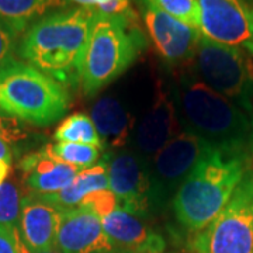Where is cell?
Listing matches in <instances>:
<instances>
[{"label":"cell","instance_id":"cell-1","mask_svg":"<svg viewBox=\"0 0 253 253\" xmlns=\"http://www.w3.org/2000/svg\"><path fill=\"white\" fill-rule=\"evenodd\" d=\"M94 14V9L87 7L46 14L21 36L18 56L65 87L79 86Z\"/></svg>","mask_w":253,"mask_h":253},{"label":"cell","instance_id":"cell-2","mask_svg":"<svg viewBox=\"0 0 253 253\" xmlns=\"http://www.w3.org/2000/svg\"><path fill=\"white\" fill-rule=\"evenodd\" d=\"M249 168L248 148L212 146L173 197L177 221L196 234L204 229L225 207Z\"/></svg>","mask_w":253,"mask_h":253},{"label":"cell","instance_id":"cell-3","mask_svg":"<svg viewBox=\"0 0 253 253\" xmlns=\"http://www.w3.org/2000/svg\"><path fill=\"white\" fill-rule=\"evenodd\" d=\"M184 131L219 148H248L252 123L244 110L210 89L194 73H183L172 90Z\"/></svg>","mask_w":253,"mask_h":253},{"label":"cell","instance_id":"cell-4","mask_svg":"<svg viewBox=\"0 0 253 253\" xmlns=\"http://www.w3.org/2000/svg\"><path fill=\"white\" fill-rule=\"evenodd\" d=\"M146 45L148 40L138 18L106 16L96 11L82 66V93L86 97L97 96L131 68Z\"/></svg>","mask_w":253,"mask_h":253},{"label":"cell","instance_id":"cell-5","mask_svg":"<svg viewBox=\"0 0 253 253\" xmlns=\"http://www.w3.org/2000/svg\"><path fill=\"white\" fill-rule=\"evenodd\" d=\"M69 103L66 87L33 65L11 58L0 66V111L23 124L51 126Z\"/></svg>","mask_w":253,"mask_h":253},{"label":"cell","instance_id":"cell-6","mask_svg":"<svg viewBox=\"0 0 253 253\" xmlns=\"http://www.w3.org/2000/svg\"><path fill=\"white\" fill-rule=\"evenodd\" d=\"M190 62V71L210 89L234 101L244 111H252V55L249 56L241 48L218 44L200 36Z\"/></svg>","mask_w":253,"mask_h":253},{"label":"cell","instance_id":"cell-7","mask_svg":"<svg viewBox=\"0 0 253 253\" xmlns=\"http://www.w3.org/2000/svg\"><path fill=\"white\" fill-rule=\"evenodd\" d=\"M196 253H253V166L232 197L204 229L191 241Z\"/></svg>","mask_w":253,"mask_h":253},{"label":"cell","instance_id":"cell-8","mask_svg":"<svg viewBox=\"0 0 253 253\" xmlns=\"http://www.w3.org/2000/svg\"><path fill=\"white\" fill-rule=\"evenodd\" d=\"M199 135L181 131L151 159V208L165 207L200 159L212 148Z\"/></svg>","mask_w":253,"mask_h":253},{"label":"cell","instance_id":"cell-9","mask_svg":"<svg viewBox=\"0 0 253 253\" xmlns=\"http://www.w3.org/2000/svg\"><path fill=\"white\" fill-rule=\"evenodd\" d=\"M197 30L218 44L241 48L253 56L252 9L244 0H196Z\"/></svg>","mask_w":253,"mask_h":253},{"label":"cell","instance_id":"cell-10","mask_svg":"<svg viewBox=\"0 0 253 253\" xmlns=\"http://www.w3.org/2000/svg\"><path fill=\"white\" fill-rule=\"evenodd\" d=\"M109 189L114 193L118 207L138 217L151 208V162L134 149L107 152Z\"/></svg>","mask_w":253,"mask_h":253},{"label":"cell","instance_id":"cell-11","mask_svg":"<svg viewBox=\"0 0 253 253\" xmlns=\"http://www.w3.org/2000/svg\"><path fill=\"white\" fill-rule=\"evenodd\" d=\"M139 9L148 37L158 55L168 65L189 63L201 36L199 30L163 13L146 0H139Z\"/></svg>","mask_w":253,"mask_h":253},{"label":"cell","instance_id":"cell-12","mask_svg":"<svg viewBox=\"0 0 253 253\" xmlns=\"http://www.w3.org/2000/svg\"><path fill=\"white\" fill-rule=\"evenodd\" d=\"M181 131L184 129L172 91L165 90L159 86L151 106L136 123L132 136L134 151L151 162L155 155Z\"/></svg>","mask_w":253,"mask_h":253},{"label":"cell","instance_id":"cell-13","mask_svg":"<svg viewBox=\"0 0 253 253\" xmlns=\"http://www.w3.org/2000/svg\"><path fill=\"white\" fill-rule=\"evenodd\" d=\"M55 248L61 253H114L117 249L99 215L83 206L61 208Z\"/></svg>","mask_w":253,"mask_h":253},{"label":"cell","instance_id":"cell-14","mask_svg":"<svg viewBox=\"0 0 253 253\" xmlns=\"http://www.w3.org/2000/svg\"><path fill=\"white\" fill-rule=\"evenodd\" d=\"M18 168L26 187L31 191V196L58 193L69 186L76 174L81 172L78 168L56 158L49 145L23 156Z\"/></svg>","mask_w":253,"mask_h":253},{"label":"cell","instance_id":"cell-15","mask_svg":"<svg viewBox=\"0 0 253 253\" xmlns=\"http://www.w3.org/2000/svg\"><path fill=\"white\" fill-rule=\"evenodd\" d=\"M61 219V208L34 196L23 197L18 234L28 251L54 249Z\"/></svg>","mask_w":253,"mask_h":253},{"label":"cell","instance_id":"cell-16","mask_svg":"<svg viewBox=\"0 0 253 253\" xmlns=\"http://www.w3.org/2000/svg\"><path fill=\"white\" fill-rule=\"evenodd\" d=\"M106 234L116 246L128 253H162L165 242L142 221V218L121 208L101 218Z\"/></svg>","mask_w":253,"mask_h":253},{"label":"cell","instance_id":"cell-17","mask_svg":"<svg viewBox=\"0 0 253 253\" xmlns=\"http://www.w3.org/2000/svg\"><path fill=\"white\" fill-rule=\"evenodd\" d=\"M90 118L109 152L126 149L134 136L136 118L114 96L100 97L91 107Z\"/></svg>","mask_w":253,"mask_h":253},{"label":"cell","instance_id":"cell-18","mask_svg":"<svg viewBox=\"0 0 253 253\" xmlns=\"http://www.w3.org/2000/svg\"><path fill=\"white\" fill-rule=\"evenodd\" d=\"M107 189H109V161H107V155H104L101 162H97L91 168L81 170L76 174L72 183L61 191L46 196H34V197L56 207L72 208L78 207L82 200L89 196L90 193Z\"/></svg>","mask_w":253,"mask_h":253},{"label":"cell","instance_id":"cell-19","mask_svg":"<svg viewBox=\"0 0 253 253\" xmlns=\"http://www.w3.org/2000/svg\"><path fill=\"white\" fill-rule=\"evenodd\" d=\"M68 4V0H0V23L20 37L40 18Z\"/></svg>","mask_w":253,"mask_h":253},{"label":"cell","instance_id":"cell-20","mask_svg":"<svg viewBox=\"0 0 253 253\" xmlns=\"http://www.w3.org/2000/svg\"><path fill=\"white\" fill-rule=\"evenodd\" d=\"M54 139L58 142H75V144L93 145L104 149L103 141L94 126L90 116L83 113H75L66 117L56 128Z\"/></svg>","mask_w":253,"mask_h":253},{"label":"cell","instance_id":"cell-21","mask_svg":"<svg viewBox=\"0 0 253 253\" xmlns=\"http://www.w3.org/2000/svg\"><path fill=\"white\" fill-rule=\"evenodd\" d=\"M23 197L18 186L11 180H6L0 186V231L9 235L18 236L21 217Z\"/></svg>","mask_w":253,"mask_h":253},{"label":"cell","instance_id":"cell-22","mask_svg":"<svg viewBox=\"0 0 253 253\" xmlns=\"http://www.w3.org/2000/svg\"><path fill=\"white\" fill-rule=\"evenodd\" d=\"M52 154L68 165H72L79 170L91 168L101 158V148L75 142H56L49 145Z\"/></svg>","mask_w":253,"mask_h":253},{"label":"cell","instance_id":"cell-23","mask_svg":"<svg viewBox=\"0 0 253 253\" xmlns=\"http://www.w3.org/2000/svg\"><path fill=\"white\" fill-rule=\"evenodd\" d=\"M163 13L197 28V3L196 0H146Z\"/></svg>","mask_w":253,"mask_h":253},{"label":"cell","instance_id":"cell-24","mask_svg":"<svg viewBox=\"0 0 253 253\" xmlns=\"http://www.w3.org/2000/svg\"><path fill=\"white\" fill-rule=\"evenodd\" d=\"M79 206L90 208L91 211H94L99 215L100 219L106 217V215H109L110 212L116 211L117 208H120L114 193L110 189L90 193L89 196H86L84 199L82 200Z\"/></svg>","mask_w":253,"mask_h":253},{"label":"cell","instance_id":"cell-25","mask_svg":"<svg viewBox=\"0 0 253 253\" xmlns=\"http://www.w3.org/2000/svg\"><path fill=\"white\" fill-rule=\"evenodd\" d=\"M0 138L9 144H16L27 139L28 131L21 121L0 111Z\"/></svg>","mask_w":253,"mask_h":253},{"label":"cell","instance_id":"cell-26","mask_svg":"<svg viewBox=\"0 0 253 253\" xmlns=\"http://www.w3.org/2000/svg\"><path fill=\"white\" fill-rule=\"evenodd\" d=\"M94 10L100 14L106 16H120V17L136 18L135 11L131 7L129 0H106L99 6H96Z\"/></svg>","mask_w":253,"mask_h":253},{"label":"cell","instance_id":"cell-27","mask_svg":"<svg viewBox=\"0 0 253 253\" xmlns=\"http://www.w3.org/2000/svg\"><path fill=\"white\" fill-rule=\"evenodd\" d=\"M18 36L0 23V66L9 59L14 58V52L17 51Z\"/></svg>","mask_w":253,"mask_h":253},{"label":"cell","instance_id":"cell-28","mask_svg":"<svg viewBox=\"0 0 253 253\" xmlns=\"http://www.w3.org/2000/svg\"><path fill=\"white\" fill-rule=\"evenodd\" d=\"M20 235L13 236L0 231V253H20Z\"/></svg>","mask_w":253,"mask_h":253},{"label":"cell","instance_id":"cell-29","mask_svg":"<svg viewBox=\"0 0 253 253\" xmlns=\"http://www.w3.org/2000/svg\"><path fill=\"white\" fill-rule=\"evenodd\" d=\"M0 161H4L11 165L13 162V148L11 144L6 142L4 139L0 138Z\"/></svg>","mask_w":253,"mask_h":253},{"label":"cell","instance_id":"cell-30","mask_svg":"<svg viewBox=\"0 0 253 253\" xmlns=\"http://www.w3.org/2000/svg\"><path fill=\"white\" fill-rule=\"evenodd\" d=\"M72 1L75 4H78V7H87V9H94L96 6H99L101 3H104L106 0H68Z\"/></svg>","mask_w":253,"mask_h":253},{"label":"cell","instance_id":"cell-31","mask_svg":"<svg viewBox=\"0 0 253 253\" xmlns=\"http://www.w3.org/2000/svg\"><path fill=\"white\" fill-rule=\"evenodd\" d=\"M10 168H11L10 163L4 162V161H0V186L7 179V176H9L10 173Z\"/></svg>","mask_w":253,"mask_h":253},{"label":"cell","instance_id":"cell-32","mask_svg":"<svg viewBox=\"0 0 253 253\" xmlns=\"http://www.w3.org/2000/svg\"><path fill=\"white\" fill-rule=\"evenodd\" d=\"M18 249H20V253H61L56 248L54 249H49V251H41V252H33V251H28L27 248L23 245L21 239H20V244H18Z\"/></svg>","mask_w":253,"mask_h":253},{"label":"cell","instance_id":"cell-33","mask_svg":"<svg viewBox=\"0 0 253 253\" xmlns=\"http://www.w3.org/2000/svg\"><path fill=\"white\" fill-rule=\"evenodd\" d=\"M251 148L253 151V120H252V135H251Z\"/></svg>","mask_w":253,"mask_h":253}]
</instances>
